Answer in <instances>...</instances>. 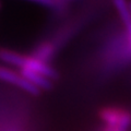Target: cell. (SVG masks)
Instances as JSON below:
<instances>
[{"mask_svg":"<svg viewBox=\"0 0 131 131\" xmlns=\"http://www.w3.org/2000/svg\"><path fill=\"white\" fill-rule=\"evenodd\" d=\"M102 131H127L122 128H118V127H112V126H104Z\"/></svg>","mask_w":131,"mask_h":131,"instance_id":"cell-7","label":"cell"},{"mask_svg":"<svg viewBox=\"0 0 131 131\" xmlns=\"http://www.w3.org/2000/svg\"><path fill=\"white\" fill-rule=\"evenodd\" d=\"M114 5L116 6L117 12L119 14L122 23L125 24V26L127 28V32L131 30V13L129 10L128 2L124 1V0H116L114 2Z\"/></svg>","mask_w":131,"mask_h":131,"instance_id":"cell-6","label":"cell"},{"mask_svg":"<svg viewBox=\"0 0 131 131\" xmlns=\"http://www.w3.org/2000/svg\"><path fill=\"white\" fill-rule=\"evenodd\" d=\"M0 81L15 85L32 95H38L40 93L39 90L35 88L32 83H30L20 72H16L5 66H0Z\"/></svg>","mask_w":131,"mask_h":131,"instance_id":"cell-3","label":"cell"},{"mask_svg":"<svg viewBox=\"0 0 131 131\" xmlns=\"http://www.w3.org/2000/svg\"><path fill=\"white\" fill-rule=\"evenodd\" d=\"M98 117L104 126L118 127L128 130L131 127V112L122 107H104L100 110Z\"/></svg>","mask_w":131,"mask_h":131,"instance_id":"cell-2","label":"cell"},{"mask_svg":"<svg viewBox=\"0 0 131 131\" xmlns=\"http://www.w3.org/2000/svg\"><path fill=\"white\" fill-rule=\"evenodd\" d=\"M127 33H128V47H129V50H131V30Z\"/></svg>","mask_w":131,"mask_h":131,"instance_id":"cell-8","label":"cell"},{"mask_svg":"<svg viewBox=\"0 0 131 131\" xmlns=\"http://www.w3.org/2000/svg\"><path fill=\"white\" fill-rule=\"evenodd\" d=\"M0 60L19 67L21 70H28L43 74L50 80H56L58 78V72L49 63L40 61L33 56L22 55L9 48H0Z\"/></svg>","mask_w":131,"mask_h":131,"instance_id":"cell-1","label":"cell"},{"mask_svg":"<svg viewBox=\"0 0 131 131\" xmlns=\"http://www.w3.org/2000/svg\"><path fill=\"white\" fill-rule=\"evenodd\" d=\"M54 54H55V45L51 42H44L35 48L32 56L40 61L48 63V61L52 58Z\"/></svg>","mask_w":131,"mask_h":131,"instance_id":"cell-5","label":"cell"},{"mask_svg":"<svg viewBox=\"0 0 131 131\" xmlns=\"http://www.w3.org/2000/svg\"><path fill=\"white\" fill-rule=\"evenodd\" d=\"M20 73L30 83H32L35 88H37L39 91H42V90H50L52 88V80L48 79V78H46L43 74L28 70H20Z\"/></svg>","mask_w":131,"mask_h":131,"instance_id":"cell-4","label":"cell"}]
</instances>
